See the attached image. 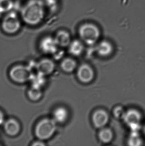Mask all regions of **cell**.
<instances>
[{
  "label": "cell",
  "instance_id": "cell-11",
  "mask_svg": "<svg viewBox=\"0 0 145 146\" xmlns=\"http://www.w3.org/2000/svg\"><path fill=\"white\" fill-rule=\"evenodd\" d=\"M4 129L7 134L11 136H14L20 132V126L19 123L16 120L10 119L5 123Z\"/></svg>",
  "mask_w": 145,
  "mask_h": 146
},
{
  "label": "cell",
  "instance_id": "cell-3",
  "mask_svg": "<svg viewBox=\"0 0 145 146\" xmlns=\"http://www.w3.org/2000/svg\"><path fill=\"white\" fill-rule=\"evenodd\" d=\"M56 130V122L54 119H44L37 124L35 133L38 138L45 140L50 138Z\"/></svg>",
  "mask_w": 145,
  "mask_h": 146
},
{
  "label": "cell",
  "instance_id": "cell-15",
  "mask_svg": "<svg viewBox=\"0 0 145 146\" xmlns=\"http://www.w3.org/2000/svg\"><path fill=\"white\" fill-rule=\"evenodd\" d=\"M69 52L74 56H78L82 53L84 46L82 42L78 40H74L69 44Z\"/></svg>",
  "mask_w": 145,
  "mask_h": 146
},
{
  "label": "cell",
  "instance_id": "cell-26",
  "mask_svg": "<svg viewBox=\"0 0 145 146\" xmlns=\"http://www.w3.org/2000/svg\"><path fill=\"white\" fill-rule=\"evenodd\" d=\"M45 1L48 5L54 4V0H45Z\"/></svg>",
  "mask_w": 145,
  "mask_h": 146
},
{
  "label": "cell",
  "instance_id": "cell-7",
  "mask_svg": "<svg viewBox=\"0 0 145 146\" xmlns=\"http://www.w3.org/2000/svg\"><path fill=\"white\" fill-rule=\"evenodd\" d=\"M94 70L88 64H83L78 67L77 71V77L81 82L90 83L94 79Z\"/></svg>",
  "mask_w": 145,
  "mask_h": 146
},
{
  "label": "cell",
  "instance_id": "cell-6",
  "mask_svg": "<svg viewBox=\"0 0 145 146\" xmlns=\"http://www.w3.org/2000/svg\"><path fill=\"white\" fill-rule=\"evenodd\" d=\"M122 119L132 131H138L140 128L142 115L140 111L135 109H130L126 111Z\"/></svg>",
  "mask_w": 145,
  "mask_h": 146
},
{
  "label": "cell",
  "instance_id": "cell-19",
  "mask_svg": "<svg viewBox=\"0 0 145 146\" xmlns=\"http://www.w3.org/2000/svg\"><path fill=\"white\" fill-rule=\"evenodd\" d=\"M142 143V139L140 136L138 131H132L128 140V145L131 146H139L141 145Z\"/></svg>",
  "mask_w": 145,
  "mask_h": 146
},
{
  "label": "cell",
  "instance_id": "cell-13",
  "mask_svg": "<svg viewBox=\"0 0 145 146\" xmlns=\"http://www.w3.org/2000/svg\"><path fill=\"white\" fill-rule=\"evenodd\" d=\"M55 40L58 46L66 47L71 43V38L68 33L65 31H60L57 33Z\"/></svg>",
  "mask_w": 145,
  "mask_h": 146
},
{
  "label": "cell",
  "instance_id": "cell-25",
  "mask_svg": "<svg viewBox=\"0 0 145 146\" xmlns=\"http://www.w3.org/2000/svg\"><path fill=\"white\" fill-rule=\"evenodd\" d=\"M4 122V115L1 111L0 110V125L3 124Z\"/></svg>",
  "mask_w": 145,
  "mask_h": 146
},
{
  "label": "cell",
  "instance_id": "cell-12",
  "mask_svg": "<svg viewBox=\"0 0 145 146\" xmlns=\"http://www.w3.org/2000/svg\"><path fill=\"white\" fill-rule=\"evenodd\" d=\"M96 51L99 55L102 57H106L111 54L113 46L110 42L103 40L96 46Z\"/></svg>",
  "mask_w": 145,
  "mask_h": 146
},
{
  "label": "cell",
  "instance_id": "cell-8",
  "mask_svg": "<svg viewBox=\"0 0 145 146\" xmlns=\"http://www.w3.org/2000/svg\"><path fill=\"white\" fill-rule=\"evenodd\" d=\"M109 120V116L106 111L98 109L94 111L92 115L93 124L96 128L102 129L107 124Z\"/></svg>",
  "mask_w": 145,
  "mask_h": 146
},
{
  "label": "cell",
  "instance_id": "cell-18",
  "mask_svg": "<svg viewBox=\"0 0 145 146\" xmlns=\"http://www.w3.org/2000/svg\"><path fill=\"white\" fill-rule=\"evenodd\" d=\"M76 67V63L74 59L66 58L61 63V67L64 71L70 73L74 70Z\"/></svg>",
  "mask_w": 145,
  "mask_h": 146
},
{
  "label": "cell",
  "instance_id": "cell-20",
  "mask_svg": "<svg viewBox=\"0 0 145 146\" xmlns=\"http://www.w3.org/2000/svg\"><path fill=\"white\" fill-rule=\"evenodd\" d=\"M14 7L12 0H0V13L9 12Z\"/></svg>",
  "mask_w": 145,
  "mask_h": 146
},
{
  "label": "cell",
  "instance_id": "cell-5",
  "mask_svg": "<svg viewBox=\"0 0 145 146\" xmlns=\"http://www.w3.org/2000/svg\"><path fill=\"white\" fill-rule=\"evenodd\" d=\"M20 22L16 13L11 12L4 17L2 23V28L9 34L16 33L20 30Z\"/></svg>",
  "mask_w": 145,
  "mask_h": 146
},
{
  "label": "cell",
  "instance_id": "cell-4",
  "mask_svg": "<svg viewBox=\"0 0 145 146\" xmlns=\"http://www.w3.org/2000/svg\"><path fill=\"white\" fill-rule=\"evenodd\" d=\"M10 76L16 83H24L32 78L33 74L28 66L16 65L13 67L10 72Z\"/></svg>",
  "mask_w": 145,
  "mask_h": 146
},
{
  "label": "cell",
  "instance_id": "cell-27",
  "mask_svg": "<svg viewBox=\"0 0 145 146\" xmlns=\"http://www.w3.org/2000/svg\"><path fill=\"white\" fill-rule=\"evenodd\" d=\"M143 132L144 133V134H145V126H144V127L143 128Z\"/></svg>",
  "mask_w": 145,
  "mask_h": 146
},
{
  "label": "cell",
  "instance_id": "cell-22",
  "mask_svg": "<svg viewBox=\"0 0 145 146\" xmlns=\"http://www.w3.org/2000/svg\"><path fill=\"white\" fill-rule=\"evenodd\" d=\"M125 111H124L123 108L121 106H117L115 107L113 110L114 115V116L118 118H123L124 115L125 114Z\"/></svg>",
  "mask_w": 145,
  "mask_h": 146
},
{
  "label": "cell",
  "instance_id": "cell-23",
  "mask_svg": "<svg viewBox=\"0 0 145 146\" xmlns=\"http://www.w3.org/2000/svg\"><path fill=\"white\" fill-rule=\"evenodd\" d=\"M54 54L55 55V58L56 59H59V58L60 57H62L63 55V52L62 51H57L55 52V53H54Z\"/></svg>",
  "mask_w": 145,
  "mask_h": 146
},
{
  "label": "cell",
  "instance_id": "cell-16",
  "mask_svg": "<svg viewBox=\"0 0 145 146\" xmlns=\"http://www.w3.org/2000/svg\"><path fill=\"white\" fill-rule=\"evenodd\" d=\"M98 137L102 142L104 144H107L112 140L113 134L111 129L102 128L99 132Z\"/></svg>",
  "mask_w": 145,
  "mask_h": 146
},
{
  "label": "cell",
  "instance_id": "cell-10",
  "mask_svg": "<svg viewBox=\"0 0 145 146\" xmlns=\"http://www.w3.org/2000/svg\"><path fill=\"white\" fill-rule=\"evenodd\" d=\"M54 68V63L52 60L49 59H42L36 64L37 72L44 75L51 74Z\"/></svg>",
  "mask_w": 145,
  "mask_h": 146
},
{
  "label": "cell",
  "instance_id": "cell-24",
  "mask_svg": "<svg viewBox=\"0 0 145 146\" xmlns=\"http://www.w3.org/2000/svg\"><path fill=\"white\" fill-rule=\"evenodd\" d=\"M32 146H45V144L41 141H36L32 144Z\"/></svg>",
  "mask_w": 145,
  "mask_h": 146
},
{
  "label": "cell",
  "instance_id": "cell-14",
  "mask_svg": "<svg viewBox=\"0 0 145 146\" xmlns=\"http://www.w3.org/2000/svg\"><path fill=\"white\" fill-rule=\"evenodd\" d=\"M68 117V111L63 107H59L53 112V119L58 123H63L67 120Z\"/></svg>",
  "mask_w": 145,
  "mask_h": 146
},
{
  "label": "cell",
  "instance_id": "cell-17",
  "mask_svg": "<svg viewBox=\"0 0 145 146\" xmlns=\"http://www.w3.org/2000/svg\"><path fill=\"white\" fill-rule=\"evenodd\" d=\"M45 75L37 72L35 74H33L30 81L32 82V86L38 88H40L45 84L46 79Z\"/></svg>",
  "mask_w": 145,
  "mask_h": 146
},
{
  "label": "cell",
  "instance_id": "cell-2",
  "mask_svg": "<svg viewBox=\"0 0 145 146\" xmlns=\"http://www.w3.org/2000/svg\"><path fill=\"white\" fill-rule=\"evenodd\" d=\"M78 34L82 41L88 45H94L100 37L99 28L92 23H85L80 26Z\"/></svg>",
  "mask_w": 145,
  "mask_h": 146
},
{
  "label": "cell",
  "instance_id": "cell-1",
  "mask_svg": "<svg viewBox=\"0 0 145 146\" xmlns=\"http://www.w3.org/2000/svg\"><path fill=\"white\" fill-rule=\"evenodd\" d=\"M44 4L41 0H30L22 9V19L30 25L39 24L44 17Z\"/></svg>",
  "mask_w": 145,
  "mask_h": 146
},
{
  "label": "cell",
  "instance_id": "cell-9",
  "mask_svg": "<svg viewBox=\"0 0 145 146\" xmlns=\"http://www.w3.org/2000/svg\"><path fill=\"white\" fill-rule=\"evenodd\" d=\"M58 45L56 42L55 38L51 36H46L41 40L40 43V48L43 52L54 54L58 49Z\"/></svg>",
  "mask_w": 145,
  "mask_h": 146
},
{
  "label": "cell",
  "instance_id": "cell-21",
  "mask_svg": "<svg viewBox=\"0 0 145 146\" xmlns=\"http://www.w3.org/2000/svg\"><path fill=\"white\" fill-rule=\"evenodd\" d=\"M28 96L32 100H38L42 96L41 89L32 86L28 91Z\"/></svg>",
  "mask_w": 145,
  "mask_h": 146
}]
</instances>
